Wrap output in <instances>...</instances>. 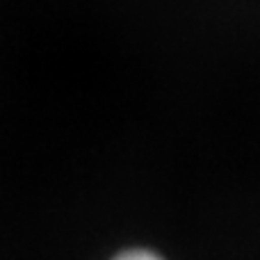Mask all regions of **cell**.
Wrapping results in <instances>:
<instances>
[{
    "label": "cell",
    "instance_id": "1",
    "mask_svg": "<svg viewBox=\"0 0 260 260\" xmlns=\"http://www.w3.org/2000/svg\"><path fill=\"white\" fill-rule=\"evenodd\" d=\"M114 260H162V258H157L155 253H151V251H126Z\"/></svg>",
    "mask_w": 260,
    "mask_h": 260
}]
</instances>
